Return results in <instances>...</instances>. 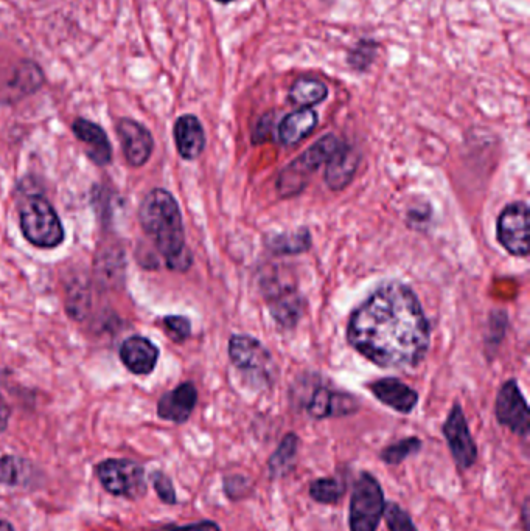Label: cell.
<instances>
[{
	"mask_svg": "<svg viewBox=\"0 0 530 531\" xmlns=\"http://www.w3.org/2000/svg\"><path fill=\"white\" fill-rule=\"evenodd\" d=\"M383 518L389 531H419L411 516L395 502H386Z\"/></svg>",
	"mask_w": 530,
	"mask_h": 531,
	"instance_id": "obj_28",
	"label": "cell"
},
{
	"mask_svg": "<svg viewBox=\"0 0 530 531\" xmlns=\"http://www.w3.org/2000/svg\"><path fill=\"white\" fill-rule=\"evenodd\" d=\"M269 308L272 316L283 327H294L302 314V300L297 292L288 286H282V291L271 289L268 295Z\"/></svg>",
	"mask_w": 530,
	"mask_h": 531,
	"instance_id": "obj_20",
	"label": "cell"
},
{
	"mask_svg": "<svg viewBox=\"0 0 530 531\" xmlns=\"http://www.w3.org/2000/svg\"><path fill=\"white\" fill-rule=\"evenodd\" d=\"M311 499L321 505H338L346 493V485L335 477L313 480L308 488Z\"/></svg>",
	"mask_w": 530,
	"mask_h": 531,
	"instance_id": "obj_23",
	"label": "cell"
},
{
	"mask_svg": "<svg viewBox=\"0 0 530 531\" xmlns=\"http://www.w3.org/2000/svg\"><path fill=\"white\" fill-rule=\"evenodd\" d=\"M422 440L419 437H408L403 440L386 446L380 452V460L386 465L397 466L408 460L412 455L419 454L422 451Z\"/></svg>",
	"mask_w": 530,
	"mask_h": 531,
	"instance_id": "obj_25",
	"label": "cell"
},
{
	"mask_svg": "<svg viewBox=\"0 0 530 531\" xmlns=\"http://www.w3.org/2000/svg\"><path fill=\"white\" fill-rule=\"evenodd\" d=\"M217 2H220V4H231L234 0H217Z\"/></svg>",
	"mask_w": 530,
	"mask_h": 531,
	"instance_id": "obj_37",
	"label": "cell"
},
{
	"mask_svg": "<svg viewBox=\"0 0 530 531\" xmlns=\"http://www.w3.org/2000/svg\"><path fill=\"white\" fill-rule=\"evenodd\" d=\"M358 164L360 160L355 151L346 143H342L335 156L328 160L327 168H325V182L328 188H332L333 191L346 188L353 181Z\"/></svg>",
	"mask_w": 530,
	"mask_h": 531,
	"instance_id": "obj_18",
	"label": "cell"
},
{
	"mask_svg": "<svg viewBox=\"0 0 530 531\" xmlns=\"http://www.w3.org/2000/svg\"><path fill=\"white\" fill-rule=\"evenodd\" d=\"M151 482H153L154 491H156L159 499L167 505L178 504V497H176L175 486L171 482L170 477L164 472L156 471L151 476Z\"/></svg>",
	"mask_w": 530,
	"mask_h": 531,
	"instance_id": "obj_31",
	"label": "cell"
},
{
	"mask_svg": "<svg viewBox=\"0 0 530 531\" xmlns=\"http://www.w3.org/2000/svg\"><path fill=\"white\" fill-rule=\"evenodd\" d=\"M8 421H10V407L0 396V434L7 429Z\"/></svg>",
	"mask_w": 530,
	"mask_h": 531,
	"instance_id": "obj_34",
	"label": "cell"
},
{
	"mask_svg": "<svg viewBox=\"0 0 530 531\" xmlns=\"http://www.w3.org/2000/svg\"><path fill=\"white\" fill-rule=\"evenodd\" d=\"M300 440L294 432L286 434L280 441L279 448L268 459V471L272 480L283 479L294 471Z\"/></svg>",
	"mask_w": 530,
	"mask_h": 531,
	"instance_id": "obj_21",
	"label": "cell"
},
{
	"mask_svg": "<svg viewBox=\"0 0 530 531\" xmlns=\"http://www.w3.org/2000/svg\"><path fill=\"white\" fill-rule=\"evenodd\" d=\"M120 359L134 375H150L159 361V348L147 337L133 336L123 342Z\"/></svg>",
	"mask_w": 530,
	"mask_h": 531,
	"instance_id": "obj_14",
	"label": "cell"
},
{
	"mask_svg": "<svg viewBox=\"0 0 530 531\" xmlns=\"http://www.w3.org/2000/svg\"><path fill=\"white\" fill-rule=\"evenodd\" d=\"M229 358L240 372L248 373L251 378L263 379L265 382L272 378L274 361L271 353L255 337L246 334L232 336L229 341Z\"/></svg>",
	"mask_w": 530,
	"mask_h": 531,
	"instance_id": "obj_7",
	"label": "cell"
},
{
	"mask_svg": "<svg viewBox=\"0 0 530 531\" xmlns=\"http://www.w3.org/2000/svg\"><path fill=\"white\" fill-rule=\"evenodd\" d=\"M386 499L377 477L361 472L353 485L350 497V531H377L383 518Z\"/></svg>",
	"mask_w": 530,
	"mask_h": 531,
	"instance_id": "obj_5",
	"label": "cell"
},
{
	"mask_svg": "<svg viewBox=\"0 0 530 531\" xmlns=\"http://www.w3.org/2000/svg\"><path fill=\"white\" fill-rule=\"evenodd\" d=\"M377 44L372 41H361L355 49L350 52L349 64L356 70H367L374 61L377 53Z\"/></svg>",
	"mask_w": 530,
	"mask_h": 531,
	"instance_id": "obj_29",
	"label": "cell"
},
{
	"mask_svg": "<svg viewBox=\"0 0 530 531\" xmlns=\"http://www.w3.org/2000/svg\"><path fill=\"white\" fill-rule=\"evenodd\" d=\"M97 476L112 496L136 500L147 493L145 469L133 460H105L97 466Z\"/></svg>",
	"mask_w": 530,
	"mask_h": 531,
	"instance_id": "obj_6",
	"label": "cell"
},
{
	"mask_svg": "<svg viewBox=\"0 0 530 531\" xmlns=\"http://www.w3.org/2000/svg\"><path fill=\"white\" fill-rule=\"evenodd\" d=\"M529 511V497H526L523 508H521V522H523L524 531H529Z\"/></svg>",
	"mask_w": 530,
	"mask_h": 531,
	"instance_id": "obj_35",
	"label": "cell"
},
{
	"mask_svg": "<svg viewBox=\"0 0 530 531\" xmlns=\"http://www.w3.org/2000/svg\"><path fill=\"white\" fill-rule=\"evenodd\" d=\"M25 240L41 249H53L64 241L60 216L42 196H28L19 209Z\"/></svg>",
	"mask_w": 530,
	"mask_h": 531,
	"instance_id": "obj_3",
	"label": "cell"
},
{
	"mask_svg": "<svg viewBox=\"0 0 530 531\" xmlns=\"http://www.w3.org/2000/svg\"><path fill=\"white\" fill-rule=\"evenodd\" d=\"M117 136L128 164L133 167L147 164L153 153L154 140L151 132L142 123L131 118H122L117 123Z\"/></svg>",
	"mask_w": 530,
	"mask_h": 531,
	"instance_id": "obj_11",
	"label": "cell"
},
{
	"mask_svg": "<svg viewBox=\"0 0 530 531\" xmlns=\"http://www.w3.org/2000/svg\"><path fill=\"white\" fill-rule=\"evenodd\" d=\"M139 221L168 268L173 271L190 268L192 255L185 246L181 210L170 191L162 188L150 191L140 204Z\"/></svg>",
	"mask_w": 530,
	"mask_h": 531,
	"instance_id": "obj_2",
	"label": "cell"
},
{
	"mask_svg": "<svg viewBox=\"0 0 530 531\" xmlns=\"http://www.w3.org/2000/svg\"><path fill=\"white\" fill-rule=\"evenodd\" d=\"M252 482L241 474H232L224 477V493L231 500H241L251 494Z\"/></svg>",
	"mask_w": 530,
	"mask_h": 531,
	"instance_id": "obj_30",
	"label": "cell"
},
{
	"mask_svg": "<svg viewBox=\"0 0 530 531\" xmlns=\"http://www.w3.org/2000/svg\"><path fill=\"white\" fill-rule=\"evenodd\" d=\"M327 97L328 87L316 78L307 77L294 81L288 94L291 103L300 109H311V106L319 105Z\"/></svg>",
	"mask_w": 530,
	"mask_h": 531,
	"instance_id": "obj_22",
	"label": "cell"
},
{
	"mask_svg": "<svg viewBox=\"0 0 530 531\" xmlns=\"http://www.w3.org/2000/svg\"><path fill=\"white\" fill-rule=\"evenodd\" d=\"M310 232L305 227L293 233H283V235L272 236L268 240V247L274 252H282V254H300L305 252L310 247Z\"/></svg>",
	"mask_w": 530,
	"mask_h": 531,
	"instance_id": "obj_24",
	"label": "cell"
},
{
	"mask_svg": "<svg viewBox=\"0 0 530 531\" xmlns=\"http://www.w3.org/2000/svg\"><path fill=\"white\" fill-rule=\"evenodd\" d=\"M342 142L333 134H327L319 142L314 143L302 156L293 160L285 170L280 173L277 181V190L282 198H291L304 190L308 179L313 176L319 167L327 165L328 160L335 156L341 148Z\"/></svg>",
	"mask_w": 530,
	"mask_h": 531,
	"instance_id": "obj_4",
	"label": "cell"
},
{
	"mask_svg": "<svg viewBox=\"0 0 530 531\" xmlns=\"http://www.w3.org/2000/svg\"><path fill=\"white\" fill-rule=\"evenodd\" d=\"M175 142L182 159L195 160L203 154L206 148V134L198 117L187 114L176 120Z\"/></svg>",
	"mask_w": 530,
	"mask_h": 531,
	"instance_id": "obj_17",
	"label": "cell"
},
{
	"mask_svg": "<svg viewBox=\"0 0 530 531\" xmlns=\"http://www.w3.org/2000/svg\"><path fill=\"white\" fill-rule=\"evenodd\" d=\"M308 415L314 420L330 417H346L358 410V401L349 393L336 392L328 387L319 386L311 393L305 404Z\"/></svg>",
	"mask_w": 530,
	"mask_h": 531,
	"instance_id": "obj_12",
	"label": "cell"
},
{
	"mask_svg": "<svg viewBox=\"0 0 530 531\" xmlns=\"http://www.w3.org/2000/svg\"><path fill=\"white\" fill-rule=\"evenodd\" d=\"M498 241L509 254L529 255V207L526 202H512L501 212L496 229Z\"/></svg>",
	"mask_w": 530,
	"mask_h": 531,
	"instance_id": "obj_9",
	"label": "cell"
},
{
	"mask_svg": "<svg viewBox=\"0 0 530 531\" xmlns=\"http://www.w3.org/2000/svg\"><path fill=\"white\" fill-rule=\"evenodd\" d=\"M318 125V114L313 109L305 108L291 112L280 122L279 139L283 145L293 146L310 136Z\"/></svg>",
	"mask_w": 530,
	"mask_h": 531,
	"instance_id": "obj_19",
	"label": "cell"
},
{
	"mask_svg": "<svg viewBox=\"0 0 530 531\" xmlns=\"http://www.w3.org/2000/svg\"><path fill=\"white\" fill-rule=\"evenodd\" d=\"M369 389L381 404L403 415L411 413L419 403V393L395 378L378 379L370 384Z\"/></svg>",
	"mask_w": 530,
	"mask_h": 531,
	"instance_id": "obj_15",
	"label": "cell"
},
{
	"mask_svg": "<svg viewBox=\"0 0 530 531\" xmlns=\"http://www.w3.org/2000/svg\"><path fill=\"white\" fill-rule=\"evenodd\" d=\"M72 131H74L77 139L86 146V153L94 164L105 167L111 162V142H109L102 126L95 125L94 122H89L84 118H77L72 125Z\"/></svg>",
	"mask_w": 530,
	"mask_h": 531,
	"instance_id": "obj_16",
	"label": "cell"
},
{
	"mask_svg": "<svg viewBox=\"0 0 530 531\" xmlns=\"http://www.w3.org/2000/svg\"><path fill=\"white\" fill-rule=\"evenodd\" d=\"M165 331L175 342H184L192 334L190 320L184 316H168L164 319Z\"/></svg>",
	"mask_w": 530,
	"mask_h": 531,
	"instance_id": "obj_32",
	"label": "cell"
},
{
	"mask_svg": "<svg viewBox=\"0 0 530 531\" xmlns=\"http://www.w3.org/2000/svg\"><path fill=\"white\" fill-rule=\"evenodd\" d=\"M162 531H221V528L217 522L201 521L196 522V524L181 525V527L171 525V527H165Z\"/></svg>",
	"mask_w": 530,
	"mask_h": 531,
	"instance_id": "obj_33",
	"label": "cell"
},
{
	"mask_svg": "<svg viewBox=\"0 0 530 531\" xmlns=\"http://www.w3.org/2000/svg\"><path fill=\"white\" fill-rule=\"evenodd\" d=\"M0 531H14V528L11 527L10 522L0 521Z\"/></svg>",
	"mask_w": 530,
	"mask_h": 531,
	"instance_id": "obj_36",
	"label": "cell"
},
{
	"mask_svg": "<svg viewBox=\"0 0 530 531\" xmlns=\"http://www.w3.org/2000/svg\"><path fill=\"white\" fill-rule=\"evenodd\" d=\"M429 322L405 283H384L353 311L347 341L381 368L417 367L429 348Z\"/></svg>",
	"mask_w": 530,
	"mask_h": 531,
	"instance_id": "obj_1",
	"label": "cell"
},
{
	"mask_svg": "<svg viewBox=\"0 0 530 531\" xmlns=\"http://www.w3.org/2000/svg\"><path fill=\"white\" fill-rule=\"evenodd\" d=\"M42 80L44 77H42L41 69L32 61H24L16 70L10 86L14 91H21L22 95L32 94L41 87Z\"/></svg>",
	"mask_w": 530,
	"mask_h": 531,
	"instance_id": "obj_26",
	"label": "cell"
},
{
	"mask_svg": "<svg viewBox=\"0 0 530 531\" xmlns=\"http://www.w3.org/2000/svg\"><path fill=\"white\" fill-rule=\"evenodd\" d=\"M442 432L457 468L461 471L473 468L478 462V446L471 435L461 404H453L447 421L443 423Z\"/></svg>",
	"mask_w": 530,
	"mask_h": 531,
	"instance_id": "obj_8",
	"label": "cell"
},
{
	"mask_svg": "<svg viewBox=\"0 0 530 531\" xmlns=\"http://www.w3.org/2000/svg\"><path fill=\"white\" fill-rule=\"evenodd\" d=\"M496 420L501 426L507 427L513 434L527 437L530 431V412L526 398L521 392L517 381L504 382L496 396Z\"/></svg>",
	"mask_w": 530,
	"mask_h": 531,
	"instance_id": "obj_10",
	"label": "cell"
},
{
	"mask_svg": "<svg viewBox=\"0 0 530 531\" xmlns=\"http://www.w3.org/2000/svg\"><path fill=\"white\" fill-rule=\"evenodd\" d=\"M198 403V390L192 382H184L175 390L165 393L157 404V415L165 421L182 424L192 417Z\"/></svg>",
	"mask_w": 530,
	"mask_h": 531,
	"instance_id": "obj_13",
	"label": "cell"
},
{
	"mask_svg": "<svg viewBox=\"0 0 530 531\" xmlns=\"http://www.w3.org/2000/svg\"><path fill=\"white\" fill-rule=\"evenodd\" d=\"M27 462L14 457V455H4L0 457V483L2 485H19L25 477Z\"/></svg>",
	"mask_w": 530,
	"mask_h": 531,
	"instance_id": "obj_27",
	"label": "cell"
}]
</instances>
